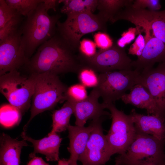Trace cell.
<instances>
[{
  "label": "cell",
  "instance_id": "35",
  "mask_svg": "<svg viewBox=\"0 0 165 165\" xmlns=\"http://www.w3.org/2000/svg\"><path fill=\"white\" fill-rule=\"evenodd\" d=\"M31 158V159L28 163L27 165H51L45 162L40 157L35 156Z\"/></svg>",
  "mask_w": 165,
  "mask_h": 165
},
{
  "label": "cell",
  "instance_id": "23",
  "mask_svg": "<svg viewBox=\"0 0 165 165\" xmlns=\"http://www.w3.org/2000/svg\"><path fill=\"white\" fill-rule=\"evenodd\" d=\"M98 0H59L63 6L61 12L67 16L86 12L93 13L97 8Z\"/></svg>",
  "mask_w": 165,
  "mask_h": 165
},
{
  "label": "cell",
  "instance_id": "38",
  "mask_svg": "<svg viewBox=\"0 0 165 165\" xmlns=\"http://www.w3.org/2000/svg\"><path fill=\"white\" fill-rule=\"evenodd\" d=\"M164 122H165V118L164 119Z\"/></svg>",
  "mask_w": 165,
  "mask_h": 165
},
{
  "label": "cell",
  "instance_id": "4",
  "mask_svg": "<svg viewBox=\"0 0 165 165\" xmlns=\"http://www.w3.org/2000/svg\"><path fill=\"white\" fill-rule=\"evenodd\" d=\"M165 139L138 133L126 152L115 158V165H140L152 160L165 165Z\"/></svg>",
  "mask_w": 165,
  "mask_h": 165
},
{
  "label": "cell",
  "instance_id": "24",
  "mask_svg": "<svg viewBox=\"0 0 165 165\" xmlns=\"http://www.w3.org/2000/svg\"><path fill=\"white\" fill-rule=\"evenodd\" d=\"M22 115L19 109L10 104L3 105L0 109V124L6 128L14 126L20 123Z\"/></svg>",
  "mask_w": 165,
  "mask_h": 165
},
{
  "label": "cell",
  "instance_id": "1",
  "mask_svg": "<svg viewBox=\"0 0 165 165\" xmlns=\"http://www.w3.org/2000/svg\"><path fill=\"white\" fill-rule=\"evenodd\" d=\"M83 67L79 51L73 49L57 31L52 38L39 47L22 69L29 74L58 75L78 73Z\"/></svg>",
  "mask_w": 165,
  "mask_h": 165
},
{
  "label": "cell",
  "instance_id": "15",
  "mask_svg": "<svg viewBox=\"0 0 165 165\" xmlns=\"http://www.w3.org/2000/svg\"><path fill=\"white\" fill-rule=\"evenodd\" d=\"M100 97L98 91L94 87L85 99L73 103L75 125L84 126L89 119L93 120L106 116L111 117V113L104 110L105 108L103 103L99 102Z\"/></svg>",
  "mask_w": 165,
  "mask_h": 165
},
{
  "label": "cell",
  "instance_id": "11",
  "mask_svg": "<svg viewBox=\"0 0 165 165\" xmlns=\"http://www.w3.org/2000/svg\"><path fill=\"white\" fill-rule=\"evenodd\" d=\"M103 117L92 120L93 127L86 148L79 157L82 165H103L113 155L104 134L102 127Z\"/></svg>",
  "mask_w": 165,
  "mask_h": 165
},
{
  "label": "cell",
  "instance_id": "29",
  "mask_svg": "<svg viewBox=\"0 0 165 165\" xmlns=\"http://www.w3.org/2000/svg\"><path fill=\"white\" fill-rule=\"evenodd\" d=\"M20 14L16 10L9 6L5 0H0V28L12 18Z\"/></svg>",
  "mask_w": 165,
  "mask_h": 165
},
{
  "label": "cell",
  "instance_id": "37",
  "mask_svg": "<svg viewBox=\"0 0 165 165\" xmlns=\"http://www.w3.org/2000/svg\"><path fill=\"white\" fill-rule=\"evenodd\" d=\"M140 165H159L157 163L152 160L145 161Z\"/></svg>",
  "mask_w": 165,
  "mask_h": 165
},
{
  "label": "cell",
  "instance_id": "9",
  "mask_svg": "<svg viewBox=\"0 0 165 165\" xmlns=\"http://www.w3.org/2000/svg\"><path fill=\"white\" fill-rule=\"evenodd\" d=\"M79 55L83 66L89 67L99 73L111 71L133 69L132 60L127 56L124 48L116 44L108 49H100L93 56L87 57Z\"/></svg>",
  "mask_w": 165,
  "mask_h": 165
},
{
  "label": "cell",
  "instance_id": "5",
  "mask_svg": "<svg viewBox=\"0 0 165 165\" xmlns=\"http://www.w3.org/2000/svg\"><path fill=\"white\" fill-rule=\"evenodd\" d=\"M108 21L99 14L89 12L67 16L57 24V31L75 50L79 51L80 39L86 34L97 31L107 33Z\"/></svg>",
  "mask_w": 165,
  "mask_h": 165
},
{
  "label": "cell",
  "instance_id": "20",
  "mask_svg": "<svg viewBox=\"0 0 165 165\" xmlns=\"http://www.w3.org/2000/svg\"><path fill=\"white\" fill-rule=\"evenodd\" d=\"M26 141L2 133L0 137V165H20L21 150L28 145Z\"/></svg>",
  "mask_w": 165,
  "mask_h": 165
},
{
  "label": "cell",
  "instance_id": "39",
  "mask_svg": "<svg viewBox=\"0 0 165 165\" xmlns=\"http://www.w3.org/2000/svg\"></svg>",
  "mask_w": 165,
  "mask_h": 165
},
{
  "label": "cell",
  "instance_id": "19",
  "mask_svg": "<svg viewBox=\"0 0 165 165\" xmlns=\"http://www.w3.org/2000/svg\"><path fill=\"white\" fill-rule=\"evenodd\" d=\"M130 91L129 93H126L121 98L125 104L144 109L148 115H155L161 118L154 99L146 88L141 84H137Z\"/></svg>",
  "mask_w": 165,
  "mask_h": 165
},
{
  "label": "cell",
  "instance_id": "18",
  "mask_svg": "<svg viewBox=\"0 0 165 165\" xmlns=\"http://www.w3.org/2000/svg\"><path fill=\"white\" fill-rule=\"evenodd\" d=\"M67 129L69 140L67 149L70 153L68 161L70 165H77L79 157L85 150L93 130V125L91 123L87 127L70 125Z\"/></svg>",
  "mask_w": 165,
  "mask_h": 165
},
{
  "label": "cell",
  "instance_id": "25",
  "mask_svg": "<svg viewBox=\"0 0 165 165\" xmlns=\"http://www.w3.org/2000/svg\"><path fill=\"white\" fill-rule=\"evenodd\" d=\"M7 4L15 9L18 14L24 17L27 16L45 0H5Z\"/></svg>",
  "mask_w": 165,
  "mask_h": 165
},
{
  "label": "cell",
  "instance_id": "13",
  "mask_svg": "<svg viewBox=\"0 0 165 165\" xmlns=\"http://www.w3.org/2000/svg\"><path fill=\"white\" fill-rule=\"evenodd\" d=\"M137 84L146 88L154 99L160 117L165 118V62L156 68L142 71Z\"/></svg>",
  "mask_w": 165,
  "mask_h": 165
},
{
  "label": "cell",
  "instance_id": "12",
  "mask_svg": "<svg viewBox=\"0 0 165 165\" xmlns=\"http://www.w3.org/2000/svg\"><path fill=\"white\" fill-rule=\"evenodd\" d=\"M21 38L20 28L0 43V75L19 71L28 61L22 47Z\"/></svg>",
  "mask_w": 165,
  "mask_h": 165
},
{
  "label": "cell",
  "instance_id": "10",
  "mask_svg": "<svg viewBox=\"0 0 165 165\" xmlns=\"http://www.w3.org/2000/svg\"><path fill=\"white\" fill-rule=\"evenodd\" d=\"M116 20H125L135 25L137 30L147 28L152 35L165 44V9L152 11L146 9H135L130 6L122 9Z\"/></svg>",
  "mask_w": 165,
  "mask_h": 165
},
{
  "label": "cell",
  "instance_id": "26",
  "mask_svg": "<svg viewBox=\"0 0 165 165\" xmlns=\"http://www.w3.org/2000/svg\"><path fill=\"white\" fill-rule=\"evenodd\" d=\"M88 96L86 87L81 84L68 87L64 94L65 100L73 103L83 101Z\"/></svg>",
  "mask_w": 165,
  "mask_h": 165
},
{
  "label": "cell",
  "instance_id": "6",
  "mask_svg": "<svg viewBox=\"0 0 165 165\" xmlns=\"http://www.w3.org/2000/svg\"><path fill=\"white\" fill-rule=\"evenodd\" d=\"M34 90V80L31 75L26 76L16 71L0 75L1 93L22 115L31 106Z\"/></svg>",
  "mask_w": 165,
  "mask_h": 165
},
{
  "label": "cell",
  "instance_id": "2",
  "mask_svg": "<svg viewBox=\"0 0 165 165\" xmlns=\"http://www.w3.org/2000/svg\"><path fill=\"white\" fill-rule=\"evenodd\" d=\"M58 0H45L24 18L20 28L21 43L29 60L39 47L52 38L57 32V24L61 16H50L48 11H56Z\"/></svg>",
  "mask_w": 165,
  "mask_h": 165
},
{
  "label": "cell",
  "instance_id": "33",
  "mask_svg": "<svg viewBox=\"0 0 165 165\" xmlns=\"http://www.w3.org/2000/svg\"><path fill=\"white\" fill-rule=\"evenodd\" d=\"M137 34L136 28H129L128 30L123 33L121 37L117 41L116 44L119 47L124 48L134 39Z\"/></svg>",
  "mask_w": 165,
  "mask_h": 165
},
{
  "label": "cell",
  "instance_id": "32",
  "mask_svg": "<svg viewBox=\"0 0 165 165\" xmlns=\"http://www.w3.org/2000/svg\"><path fill=\"white\" fill-rule=\"evenodd\" d=\"M94 38L97 46L100 49H108L113 44L112 39L107 33L98 32L94 35Z\"/></svg>",
  "mask_w": 165,
  "mask_h": 165
},
{
  "label": "cell",
  "instance_id": "31",
  "mask_svg": "<svg viewBox=\"0 0 165 165\" xmlns=\"http://www.w3.org/2000/svg\"><path fill=\"white\" fill-rule=\"evenodd\" d=\"M96 45L92 40L84 38L80 41L79 49V53L87 57H90L96 53Z\"/></svg>",
  "mask_w": 165,
  "mask_h": 165
},
{
  "label": "cell",
  "instance_id": "21",
  "mask_svg": "<svg viewBox=\"0 0 165 165\" xmlns=\"http://www.w3.org/2000/svg\"><path fill=\"white\" fill-rule=\"evenodd\" d=\"M74 113L73 104L67 101L61 108L54 111L52 115V129L48 135L63 132L67 129L70 125L71 116Z\"/></svg>",
  "mask_w": 165,
  "mask_h": 165
},
{
  "label": "cell",
  "instance_id": "27",
  "mask_svg": "<svg viewBox=\"0 0 165 165\" xmlns=\"http://www.w3.org/2000/svg\"><path fill=\"white\" fill-rule=\"evenodd\" d=\"M96 72L86 66L83 67L78 73L81 84L85 87H96L98 83V75Z\"/></svg>",
  "mask_w": 165,
  "mask_h": 165
},
{
  "label": "cell",
  "instance_id": "22",
  "mask_svg": "<svg viewBox=\"0 0 165 165\" xmlns=\"http://www.w3.org/2000/svg\"><path fill=\"white\" fill-rule=\"evenodd\" d=\"M133 0H98L97 9L98 14L107 21L110 22L123 8L131 6Z\"/></svg>",
  "mask_w": 165,
  "mask_h": 165
},
{
  "label": "cell",
  "instance_id": "14",
  "mask_svg": "<svg viewBox=\"0 0 165 165\" xmlns=\"http://www.w3.org/2000/svg\"><path fill=\"white\" fill-rule=\"evenodd\" d=\"M142 32L145 33V47L141 56L131 63L133 69L141 72L153 68L156 63L165 62V44L153 36L149 29H141L139 32Z\"/></svg>",
  "mask_w": 165,
  "mask_h": 165
},
{
  "label": "cell",
  "instance_id": "28",
  "mask_svg": "<svg viewBox=\"0 0 165 165\" xmlns=\"http://www.w3.org/2000/svg\"><path fill=\"white\" fill-rule=\"evenodd\" d=\"M24 18V16L18 15L12 18L0 28V43L10 34L20 28Z\"/></svg>",
  "mask_w": 165,
  "mask_h": 165
},
{
  "label": "cell",
  "instance_id": "36",
  "mask_svg": "<svg viewBox=\"0 0 165 165\" xmlns=\"http://www.w3.org/2000/svg\"><path fill=\"white\" fill-rule=\"evenodd\" d=\"M57 165H70L68 160H66L64 158L58 161Z\"/></svg>",
  "mask_w": 165,
  "mask_h": 165
},
{
  "label": "cell",
  "instance_id": "34",
  "mask_svg": "<svg viewBox=\"0 0 165 165\" xmlns=\"http://www.w3.org/2000/svg\"><path fill=\"white\" fill-rule=\"evenodd\" d=\"M145 46V41L144 36L139 34L134 42L128 50V54L135 55L139 57L141 56Z\"/></svg>",
  "mask_w": 165,
  "mask_h": 165
},
{
  "label": "cell",
  "instance_id": "3",
  "mask_svg": "<svg viewBox=\"0 0 165 165\" xmlns=\"http://www.w3.org/2000/svg\"><path fill=\"white\" fill-rule=\"evenodd\" d=\"M34 90L32 98L31 116L23 128L26 130L32 119L36 115L53 108L65 101L64 94L68 87L58 75L48 73L33 74Z\"/></svg>",
  "mask_w": 165,
  "mask_h": 165
},
{
  "label": "cell",
  "instance_id": "17",
  "mask_svg": "<svg viewBox=\"0 0 165 165\" xmlns=\"http://www.w3.org/2000/svg\"><path fill=\"white\" fill-rule=\"evenodd\" d=\"M130 114L136 132L159 139H165L164 119L155 115H145L138 113L134 109L131 110Z\"/></svg>",
  "mask_w": 165,
  "mask_h": 165
},
{
  "label": "cell",
  "instance_id": "7",
  "mask_svg": "<svg viewBox=\"0 0 165 165\" xmlns=\"http://www.w3.org/2000/svg\"><path fill=\"white\" fill-rule=\"evenodd\" d=\"M141 72L136 69L115 71L99 73L95 87L105 104L113 103L121 99L137 84Z\"/></svg>",
  "mask_w": 165,
  "mask_h": 165
},
{
  "label": "cell",
  "instance_id": "16",
  "mask_svg": "<svg viewBox=\"0 0 165 165\" xmlns=\"http://www.w3.org/2000/svg\"><path fill=\"white\" fill-rule=\"evenodd\" d=\"M23 139L31 142L34 148L33 152L29 155L30 158L39 153L45 156L46 160L58 161L59 160V149L62 138L57 133L48 135L39 140H35L27 135L25 131L21 134Z\"/></svg>",
  "mask_w": 165,
  "mask_h": 165
},
{
  "label": "cell",
  "instance_id": "30",
  "mask_svg": "<svg viewBox=\"0 0 165 165\" xmlns=\"http://www.w3.org/2000/svg\"><path fill=\"white\" fill-rule=\"evenodd\" d=\"M135 9H145L152 11H158L161 7L160 1L158 0H136L131 5Z\"/></svg>",
  "mask_w": 165,
  "mask_h": 165
},
{
  "label": "cell",
  "instance_id": "8",
  "mask_svg": "<svg viewBox=\"0 0 165 165\" xmlns=\"http://www.w3.org/2000/svg\"><path fill=\"white\" fill-rule=\"evenodd\" d=\"M105 109H108L112 122L111 127L105 135L112 155L123 154L133 140L136 131L132 117L118 110L113 103L103 102Z\"/></svg>",
  "mask_w": 165,
  "mask_h": 165
}]
</instances>
